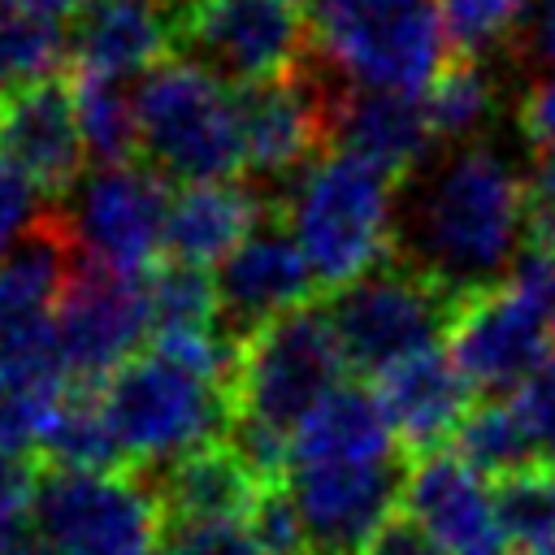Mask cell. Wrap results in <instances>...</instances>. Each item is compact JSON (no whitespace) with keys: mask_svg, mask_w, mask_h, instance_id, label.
<instances>
[{"mask_svg":"<svg viewBox=\"0 0 555 555\" xmlns=\"http://www.w3.org/2000/svg\"><path fill=\"white\" fill-rule=\"evenodd\" d=\"M35 455L48 473H130L108 429L100 386H65L61 403L43 425Z\"/></svg>","mask_w":555,"mask_h":555,"instance_id":"obj_24","label":"cell"},{"mask_svg":"<svg viewBox=\"0 0 555 555\" xmlns=\"http://www.w3.org/2000/svg\"><path fill=\"white\" fill-rule=\"evenodd\" d=\"M494 507L507 546L520 551H551L555 546V468L533 464L494 481Z\"/></svg>","mask_w":555,"mask_h":555,"instance_id":"obj_30","label":"cell"},{"mask_svg":"<svg viewBox=\"0 0 555 555\" xmlns=\"http://www.w3.org/2000/svg\"><path fill=\"white\" fill-rule=\"evenodd\" d=\"M455 451H460L477 473H486L490 481H503V477H512V473H525V468L542 464L538 442H533L525 416L516 412L512 395H507V399L473 403L468 421H464L460 434H455Z\"/></svg>","mask_w":555,"mask_h":555,"instance_id":"obj_26","label":"cell"},{"mask_svg":"<svg viewBox=\"0 0 555 555\" xmlns=\"http://www.w3.org/2000/svg\"><path fill=\"white\" fill-rule=\"evenodd\" d=\"M165 4H173V9H182V4H186V0H165Z\"/></svg>","mask_w":555,"mask_h":555,"instance_id":"obj_43","label":"cell"},{"mask_svg":"<svg viewBox=\"0 0 555 555\" xmlns=\"http://www.w3.org/2000/svg\"><path fill=\"white\" fill-rule=\"evenodd\" d=\"M39 481H43L39 455L0 447V533H9V538L22 533V525L35 516Z\"/></svg>","mask_w":555,"mask_h":555,"instance_id":"obj_34","label":"cell"},{"mask_svg":"<svg viewBox=\"0 0 555 555\" xmlns=\"http://www.w3.org/2000/svg\"><path fill=\"white\" fill-rule=\"evenodd\" d=\"M538 182H542L546 191H555V147H551L546 156H538Z\"/></svg>","mask_w":555,"mask_h":555,"instance_id":"obj_40","label":"cell"},{"mask_svg":"<svg viewBox=\"0 0 555 555\" xmlns=\"http://www.w3.org/2000/svg\"><path fill=\"white\" fill-rule=\"evenodd\" d=\"M343 347L325 308H299L238 343V416L295 434V425L338 390Z\"/></svg>","mask_w":555,"mask_h":555,"instance_id":"obj_8","label":"cell"},{"mask_svg":"<svg viewBox=\"0 0 555 555\" xmlns=\"http://www.w3.org/2000/svg\"><path fill=\"white\" fill-rule=\"evenodd\" d=\"M178 48V9L165 0H91L69 30V65L82 78H147Z\"/></svg>","mask_w":555,"mask_h":555,"instance_id":"obj_19","label":"cell"},{"mask_svg":"<svg viewBox=\"0 0 555 555\" xmlns=\"http://www.w3.org/2000/svg\"><path fill=\"white\" fill-rule=\"evenodd\" d=\"M520 555H555V546L551 551H520Z\"/></svg>","mask_w":555,"mask_h":555,"instance_id":"obj_42","label":"cell"},{"mask_svg":"<svg viewBox=\"0 0 555 555\" xmlns=\"http://www.w3.org/2000/svg\"><path fill=\"white\" fill-rule=\"evenodd\" d=\"M455 56L490 61L525 35L538 0H438Z\"/></svg>","mask_w":555,"mask_h":555,"instance_id":"obj_31","label":"cell"},{"mask_svg":"<svg viewBox=\"0 0 555 555\" xmlns=\"http://www.w3.org/2000/svg\"><path fill=\"white\" fill-rule=\"evenodd\" d=\"M356 555H442V546L408 516V512H395L390 520H382L369 542L356 551Z\"/></svg>","mask_w":555,"mask_h":555,"instance_id":"obj_37","label":"cell"},{"mask_svg":"<svg viewBox=\"0 0 555 555\" xmlns=\"http://www.w3.org/2000/svg\"><path fill=\"white\" fill-rule=\"evenodd\" d=\"M152 334L147 278L74 264L56 308V351L74 386H104ZM143 351V347H139Z\"/></svg>","mask_w":555,"mask_h":555,"instance_id":"obj_12","label":"cell"},{"mask_svg":"<svg viewBox=\"0 0 555 555\" xmlns=\"http://www.w3.org/2000/svg\"><path fill=\"white\" fill-rule=\"evenodd\" d=\"M4 9H17V13H35V17H48V22H69V17H78L91 0H0Z\"/></svg>","mask_w":555,"mask_h":555,"instance_id":"obj_39","label":"cell"},{"mask_svg":"<svg viewBox=\"0 0 555 555\" xmlns=\"http://www.w3.org/2000/svg\"><path fill=\"white\" fill-rule=\"evenodd\" d=\"M317 278L295 243L291 230L278 221H264L221 269H217V295H221V325L234 343L251 338L269 321L308 308L317 295Z\"/></svg>","mask_w":555,"mask_h":555,"instance_id":"obj_17","label":"cell"},{"mask_svg":"<svg viewBox=\"0 0 555 555\" xmlns=\"http://www.w3.org/2000/svg\"><path fill=\"white\" fill-rule=\"evenodd\" d=\"M152 490L165 520L191 525V520H247L264 481L243 464V455L230 442H212L165 464Z\"/></svg>","mask_w":555,"mask_h":555,"instance_id":"obj_23","label":"cell"},{"mask_svg":"<svg viewBox=\"0 0 555 555\" xmlns=\"http://www.w3.org/2000/svg\"><path fill=\"white\" fill-rule=\"evenodd\" d=\"M65 61H69V35L61 22L0 4V87L4 91L56 78Z\"/></svg>","mask_w":555,"mask_h":555,"instance_id":"obj_29","label":"cell"},{"mask_svg":"<svg viewBox=\"0 0 555 555\" xmlns=\"http://www.w3.org/2000/svg\"><path fill=\"white\" fill-rule=\"evenodd\" d=\"M22 555H61V551H52V546L39 542V546H22Z\"/></svg>","mask_w":555,"mask_h":555,"instance_id":"obj_41","label":"cell"},{"mask_svg":"<svg viewBox=\"0 0 555 555\" xmlns=\"http://www.w3.org/2000/svg\"><path fill=\"white\" fill-rule=\"evenodd\" d=\"M460 308L464 299L455 291L395 256L369 278L338 291L325 312L334 321L347 369L377 377L390 364L438 347V338L451 334Z\"/></svg>","mask_w":555,"mask_h":555,"instance_id":"obj_7","label":"cell"},{"mask_svg":"<svg viewBox=\"0 0 555 555\" xmlns=\"http://www.w3.org/2000/svg\"><path fill=\"white\" fill-rule=\"evenodd\" d=\"M551 343L555 256L542 251H525L499 286L473 295L447 334V351L468 377V386L503 399L546 369V360L555 356Z\"/></svg>","mask_w":555,"mask_h":555,"instance_id":"obj_6","label":"cell"},{"mask_svg":"<svg viewBox=\"0 0 555 555\" xmlns=\"http://www.w3.org/2000/svg\"><path fill=\"white\" fill-rule=\"evenodd\" d=\"M529 195L533 182H525L512 152L494 139L451 147L416 173V191L399 208L395 256L468 304L525 256Z\"/></svg>","mask_w":555,"mask_h":555,"instance_id":"obj_1","label":"cell"},{"mask_svg":"<svg viewBox=\"0 0 555 555\" xmlns=\"http://www.w3.org/2000/svg\"><path fill=\"white\" fill-rule=\"evenodd\" d=\"M373 395L386 421L395 425V438L408 451V460L447 451L473 412V386L447 347H429L421 356L390 364L373 377Z\"/></svg>","mask_w":555,"mask_h":555,"instance_id":"obj_18","label":"cell"},{"mask_svg":"<svg viewBox=\"0 0 555 555\" xmlns=\"http://www.w3.org/2000/svg\"><path fill=\"white\" fill-rule=\"evenodd\" d=\"M0 156L48 199H69L82 182V126L65 78L17 87L0 100Z\"/></svg>","mask_w":555,"mask_h":555,"instance_id":"obj_16","label":"cell"},{"mask_svg":"<svg viewBox=\"0 0 555 555\" xmlns=\"http://www.w3.org/2000/svg\"><path fill=\"white\" fill-rule=\"evenodd\" d=\"M269 221V195L256 182H195L169 204L165 251L173 264L204 269L225 264Z\"/></svg>","mask_w":555,"mask_h":555,"instance_id":"obj_21","label":"cell"},{"mask_svg":"<svg viewBox=\"0 0 555 555\" xmlns=\"http://www.w3.org/2000/svg\"><path fill=\"white\" fill-rule=\"evenodd\" d=\"M178 43L243 87L286 78L312 56V9L299 0H186Z\"/></svg>","mask_w":555,"mask_h":555,"instance_id":"obj_11","label":"cell"},{"mask_svg":"<svg viewBox=\"0 0 555 555\" xmlns=\"http://www.w3.org/2000/svg\"><path fill=\"white\" fill-rule=\"evenodd\" d=\"M35 533L61 555H152L160 551V503L134 473H48L39 481Z\"/></svg>","mask_w":555,"mask_h":555,"instance_id":"obj_10","label":"cell"},{"mask_svg":"<svg viewBox=\"0 0 555 555\" xmlns=\"http://www.w3.org/2000/svg\"><path fill=\"white\" fill-rule=\"evenodd\" d=\"M169 204L173 195L152 165H113L87 173L52 217L61 221L78 264L143 278L160 269L156 260L169 234Z\"/></svg>","mask_w":555,"mask_h":555,"instance_id":"obj_9","label":"cell"},{"mask_svg":"<svg viewBox=\"0 0 555 555\" xmlns=\"http://www.w3.org/2000/svg\"><path fill=\"white\" fill-rule=\"evenodd\" d=\"M408 455L386 464H291L286 494L304 520L312 555H356L403 503Z\"/></svg>","mask_w":555,"mask_h":555,"instance_id":"obj_14","label":"cell"},{"mask_svg":"<svg viewBox=\"0 0 555 555\" xmlns=\"http://www.w3.org/2000/svg\"><path fill=\"white\" fill-rule=\"evenodd\" d=\"M100 403L126 464H173L199 447L225 442L238 421V390L212 382L173 356L143 347L104 386Z\"/></svg>","mask_w":555,"mask_h":555,"instance_id":"obj_3","label":"cell"},{"mask_svg":"<svg viewBox=\"0 0 555 555\" xmlns=\"http://www.w3.org/2000/svg\"><path fill=\"white\" fill-rule=\"evenodd\" d=\"M408 451L364 386H338L291 434V464H386Z\"/></svg>","mask_w":555,"mask_h":555,"instance_id":"obj_22","label":"cell"},{"mask_svg":"<svg viewBox=\"0 0 555 555\" xmlns=\"http://www.w3.org/2000/svg\"><path fill=\"white\" fill-rule=\"evenodd\" d=\"M74 108H78V126H82L87 156H91L100 169L130 165V156L139 152V108H134V91H130L126 82L74 74Z\"/></svg>","mask_w":555,"mask_h":555,"instance_id":"obj_27","label":"cell"},{"mask_svg":"<svg viewBox=\"0 0 555 555\" xmlns=\"http://www.w3.org/2000/svg\"><path fill=\"white\" fill-rule=\"evenodd\" d=\"M425 113L434 126V139H447L451 147L486 139V130L503 113V78L490 61L455 56L425 91Z\"/></svg>","mask_w":555,"mask_h":555,"instance_id":"obj_25","label":"cell"},{"mask_svg":"<svg viewBox=\"0 0 555 555\" xmlns=\"http://www.w3.org/2000/svg\"><path fill=\"white\" fill-rule=\"evenodd\" d=\"M399 182L351 152H325L286 195L291 234L321 291H347L399 243Z\"/></svg>","mask_w":555,"mask_h":555,"instance_id":"obj_2","label":"cell"},{"mask_svg":"<svg viewBox=\"0 0 555 555\" xmlns=\"http://www.w3.org/2000/svg\"><path fill=\"white\" fill-rule=\"evenodd\" d=\"M160 555H264L247 520H165Z\"/></svg>","mask_w":555,"mask_h":555,"instance_id":"obj_32","label":"cell"},{"mask_svg":"<svg viewBox=\"0 0 555 555\" xmlns=\"http://www.w3.org/2000/svg\"><path fill=\"white\" fill-rule=\"evenodd\" d=\"M520 48H525V61L538 65V74L555 78V0H538L525 35H520Z\"/></svg>","mask_w":555,"mask_h":555,"instance_id":"obj_38","label":"cell"},{"mask_svg":"<svg viewBox=\"0 0 555 555\" xmlns=\"http://www.w3.org/2000/svg\"><path fill=\"white\" fill-rule=\"evenodd\" d=\"M399 512H408L442 546V555H507L494 481L477 473L455 447L416 455L408 464Z\"/></svg>","mask_w":555,"mask_h":555,"instance_id":"obj_15","label":"cell"},{"mask_svg":"<svg viewBox=\"0 0 555 555\" xmlns=\"http://www.w3.org/2000/svg\"><path fill=\"white\" fill-rule=\"evenodd\" d=\"M330 139H338V152H351V156L377 165L395 182L421 173L438 143L421 95L364 91V87L334 91Z\"/></svg>","mask_w":555,"mask_h":555,"instance_id":"obj_20","label":"cell"},{"mask_svg":"<svg viewBox=\"0 0 555 555\" xmlns=\"http://www.w3.org/2000/svg\"><path fill=\"white\" fill-rule=\"evenodd\" d=\"M147 304H152V338L156 334H212L221 325V295L217 278L191 264H160L147 273Z\"/></svg>","mask_w":555,"mask_h":555,"instance_id":"obj_28","label":"cell"},{"mask_svg":"<svg viewBox=\"0 0 555 555\" xmlns=\"http://www.w3.org/2000/svg\"><path fill=\"white\" fill-rule=\"evenodd\" d=\"M139 108V152L160 178L195 182H230L243 169V113L238 91L195 61L169 56L134 87Z\"/></svg>","mask_w":555,"mask_h":555,"instance_id":"obj_4","label":"cell"},{"mask_svg":"<svg viewBox=\"0 0 555 555\" xmlns=\"http://www.w3.org/2000/svg\"><path fill=\"white\" fill-rule=\"evenodd\" d=\"M516 130L533 156H546L555 147V78L538 74L525 82V91L516 95Z\"/></svg>","mask_w":555,"mask_h":555,"instance_id":"obj_36","label":"cell"},{"mask_svg":"<svg viewBox=\"0 0 555 555\" xmlns=\"http://www.w3.org/2000/svg\"><path fill=\"white\" fill-rule=\"evenodd\" d=\"M247 525H251V533H256V542H260L264 555H312L308 551L304 520H299V512H295V503H291V494H286L282 481L260 490Z\"/></svg>","mask_w":555,"mask_h":555,"instance_id":"obj_33","label":"cell"},{"mask_svg":"<svg viewBox=\"0 0 555 555\" xmlns=\"http://www.w3.org/2000/svg\"><path fill=\"white\" fill-rule=\"evenodd\" d=\"M312 52L347 87L421 95L447 69L438 0H312Z\"/></svg>","mask_w":555,"mask_h":555,"instance_id":"obj_5","label":"cell"},{"mask_svg":"<svg viewBox=\"0 0 555 555\" xmlns=\"http://www.w3.org/2000/svg\"><path fill=\"white\" fill-rule=\"evenodd\" d=\"M48 212L39 208V191L0 156V260L43 221Z\"/></svg>","mask_w":555,"mask_h":555,"instance_id":"obj_35","label":"cell"},{"mask_svg":"<svg viewBox=\"0 0 555 555\" xmlns=\"http://www.w3.org/2000/svg\"><path fill=\"white\" fill-rule=\"evenodd\" d=\"M334 91L321 69H295L273 82L238 87L243 169L251 182H299L330 139Z\"/></svg>","mask_w":555,"mask_h":555,"instance_id":"obj_13","label":"cell"}]
</instances>
